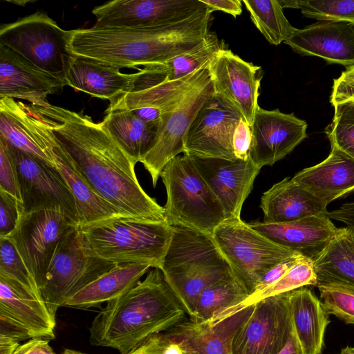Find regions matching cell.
Returning <instances> with one entry per match:
<instances>
[{
  "label": "cell",
  "instance_id": "obj_24",
  "mask_svg": "<svg viewBox=\"0 0 354 354\" xmlns=\"http://www.w3.org/2000/svg\"><path fill=\"white\" fill-rule=\"evenodd\" d=\"M254 304L214 323H200L189 317L168 330L189 354H227L233 337L253 311Z\"/></svg>",
  "mask_w": 354,
  "mask_h": 354
},
{
  "label": "cell",
  "instance_id": "obj_45",
  "mask_svg": "<svg viewBox=\"0 0 354 354\" xmlns=\"http://www.w3.org/2000/svg\"><path fill=\"white\" fill-rule=\"evenodd\" d=\"M251 142V128L242 118L235 129L232 138V147L236 159L242 160L250 159Z\"/></svg>",
  "mask_w": 354,
  "mask_h": 354
},
{
  "label": "cell",
  "instance_id": "obj_9",
  "mask_svg": "<svg viewBox=\"0 0 354 354\" xmlns=\"http://www.w3.org/2000/svg\"><path fill=\"white\" fill-rule=\"evenodd\" d=\"M118 265L92 254L79 227L74 230L58 244L39 288L50 314L55 318L69 298Z\"/></svg>",
  "mask_w": 354,
  "mask_h": 354
},
{
  "label": "cell",
  "instance_id": "obj_53",
  "mask_svg": "<svg viewBox=\"0 0 354 354\" xmlns=\"http://www.w3.org/2000/svg\"><path fill=\"white\" fill-rule=\"evenodd\" d=\"M19 345L18 341L0 337V354H12Z\"/></svg>",
  "mask_w": 354,
  "mask_h": 354
},
{
  "label": "cell",
  "instance_id": "obj_3",
  "mask_svg": "<svg viewBox=\"0 0 354 354\" xmlns=\"http://www.w3.org/2000/svg\"><path fill=\"white\" fill-rule=\"evenodd\" d=\"M211 13L207 10L180 23L159 27L72 30L68 49L74 56L120 69L163 62L206 39Z\"/></svg>",
  "mask_w": 354,
  "mask_h": 354
},
{
  "label": "cell",
  "instance_id": "obj_58",
  "mask_svg": "<svg viewBox=\"0 0 354 354\" xmlns=\"http://www.w3.org/2000/svg\"><path fill=\"white\" fill-rule=\"evenodd\" d=\"M62 354H64V353Z\"/></svg>",
  "mask_w": 354,
  "mask_h": 354
},
{
  "label": "cell",
  "instance_id": "obj_49",
  "mask_svg": "<svg viewBox=\"0 0 354 354\" xmlns=\"http://www.w3.org/2000/svg\"><path fill=\"white\" fill-rule=\"evenodd\" d=\"M210 12L222 11L236 17L242 13V1L240 0H201Z\"/></svg>",
  "mask_w": 354,
  "mask_h": 354
},
{
  "label": "cell",
  "instance_id": "obj_35",
  "mask_svg": "<svg viewBox=\"0 0 354 354\" xmlns=\"http://www.w3.org/2000/svg\"><path fill=\"white\" fill-rule=\"evenodd\" d=\"M317 283L339 282L354 287V234L350 227L340 232L313 261Z\"/></svg>",
  "mask_w": 354,
  "mask_h": 354
},
{
  "label": "cell",
  "instance_id": "obj_29",
  "mask_svg": "<svg viewBox=\"0 0 354 354\" xmlns=\"http://www.w3.org/2000/svg\"><path fill=\"white\" fill-rule=\"evenodd\" d=\"M222 48L217 36L209 32L206 39L194 48L165 62L146 65L139 69L136 73L131 91L175 82L201 69L207 68Z\"/></svg>",
  "mask_w": 354,
  "mask_h": 354
},
{
  "label": "cell",
  "instance_id": "obj_19",
  "mask_svg": "<svg viewBox=\"0 0 354 354\" xmlns=\"http://www.w3.org/2000/svg\"><path fill=\"white\" fill-rule=\"evenodd\" d=\"M0 138L9 145L55 166L50 149L55 136L32 105L0 98Z\"/></svg>",
  "mask_w": 354,
  "mask_h": 354
},
{
  "label": "cell",
  "instance_id": "obj_14",
  "mask_svg": "<svg viewBox=\"0 0 354 354\" xmlns=\"http://www.w3.org/2000/svg\"><path fill=\"white\" fill-rule=\"evenodd\" d=\"M242 118L231 103L213 93L200 108L186 133L183 154L236 160L232 138Z\"/></svg>",
  "mask_w": 354,
  "mask_h": 354
},
{
  "label": "cell",
  "instance_id": "obj_57",
  "mask_svg": "<svg viewBox=\"0 0 354 354\" xmlns=\"http://www.w3.org/2000/svg\"><path fill=\"white\" fill-rule=\"evenodd\" d=\"M227 354H231V353H227Z\"/></svg>",
  "mask_w": 354,
  "mask_h": 354
},
{
  "label": "cell",
  "instance_id": "obj_4",
  "mask_svg": "<svg viewBox=\"0 0 354 354\" xmlns=\"http://www.w3.org/2000/svg\"><path fill=\"white\" fill-rule=\"evenodd\" d=\"M172 227V237L160 269L192 317L200 294L234 274L212 235L180 226Z\"/></svg>",
  "mask_w": 354,
  "mask_h": 354
},
{
  "label": "cell",
  "instance_id": "obj_13",
  "mask_svg": "<svg viewBox=\"0 0 354 354\" xmlns=\"http://www.w3.org/2000/svg\"><path fill=\"white\" fill-rule=\"evenodd\" d=\"M8 145L19 176L23 213L61 209L79 227L74 197L55 166Z\"/></svg>",
  "mask_w": 354,
  "mask_h": 354
},
{
  "label": "cell",
  "instance_id": "obj_43",
  "mask_svg": "<svg viewBox=\"0 0 354 354\" xmlns=\"http://www.w3.org/2000/svg\"><path fill=\"white\" fill-rule=\"evenodd\" d=\"M127 354H189L180 341L168 330L153 335Z\"/></svg>",
  "mask_w": 354,
  "mask_h": 354
},
{
  "label": "cell",
  "instance_id": "obj_16",
  "mask_svg": "<svg viewBox=\"0 0 354 354\" xmlns=\"http://www.w3.org/2000/svg\"><path fill=\"white\" fill-rule=\"evenodd\" d=\"M207 69L214 93L231 103L251 127L259 108L261 67L243 60L230 50L222 48Z\"/></svg>",
  "mask_w": 354,
  "mask_h": 354
},
{
  "label": "cell",
  "instance_id": "obj_59",
  "mask_svg": "<svg viewBox=\"0 0 354 354\" xmlns=\"http://www.w3.org/2000/svg\"><path fill=\"white\" fill-rule=\"evenodd\" d=\"M339 354H340V353H339Z\"/></svg>",
  "mask_w": 354,
  "mask_h": 354
},
{
  "label": "cell",
  "instance_id": "obj_11",
  "mask_svg": "<svg viewBox=\"0 0 354 354\" xmlns=\"http://www.w3.org/2000/svg\"><path fill=\"white\" fill-rule=\"evenodd\" d=\"M208 9L201 0H114L95 7V28H152L180 23Z\"/></svg>",
  "mask_w": 354,
  "mask_h": 354
},
{
  "label": "cell",
  "instance_id": "obj_7",
  "mask_svg": "<svg viewBox=\"0 0 354 354\" xmlns=\"http://www.w3.org/2000/svg\"><path fill=\"white\" fill-rule=\"evenodd\" d=\"M212 237L249 295L268 270L300 255L272 242L241 218L226 219L215 228Z\"/></svg>",
  "mask_w": 354,
  "mask_h": 354
},
{
  "label": "cell",
  "instance_id": "obj_38",
  "mask_svg": "<svg viewBox=\"0 0 354 354\" xmlns=\"http://www.w3.org/2000/svg\"><path fill=\"white\" fill-rule=\"evenodd\" d=\"M332 105L334 117L326 128L330 146L354 159V100L348 98Z\"/></svg>",
  "mask_w": 354,
  "mask_h": 354
},
{
  "label": "cell",
  "instance_id": "obj_27",
  "mask_svg": "<svg viewBox=\"0 0 354 354\" xmlns=\"http://www.w3.org/2000/svg\"><path fill=\"white\" fill-rule=\"evenodd\" d=\"M327 205L287 177L265 192L260 207L263 222L283 223L327 214Z\"/></svg>",
  "mask_w": 354,
  "mask_h": 354
},
{
  "label": "cell",
  "instance_id": "obj_23",
  "mask_svg": "<svg viewBox=\"0 0 354 354\" xmlns=\"http://www.w3.org/2000/svg\"><path fill=\"white\" fill-rule=\"evenodd\" d=\"M291 179L328 205L354 193V159L330 146L326 159L296 173Z\"/></svg>",
  "mask_w": 354,
  "mask_h": 354
},
{
  "label": "cell",
  "instance_id": "obj_33",
  "mask_svg": "<svg viewBox=\"0 0 354 354\" xmlns=\"http://www.w3.org/2000/svg\"><path fill=\"white\" fill-rule=\"evenodd\" d=\"M208 72L207 68H203L175 82L124 93L109 102L106 110L156 107L171 111Z\"/></svg>",
  "mask_w": 354,
  "mask_h": 354
},
{
  "label": "cell",
  "instance_id": "obj_55",
  "mask_svg": "<svg viewBox=\"0 0 354 354\" xmlns=\"http://www.w3.org/2000/svg\"><path fill=\"white\" fill-rule=\"evenodd\" d=\"M63 353L64 354H86V353H83L82 352L77 351L75 350H71V349H65Z\"/></svg>",
  "mask_w": 354,
  "mask_h": 354
},
{
  "label": "cell",
  "instance_id": "obj_30",
  "mask_svg": "<svg viewBox=\"0 0 354 354\" xmlns=\"http://www.w3.org/2000/svg\"><path fill=\"white\" fill-rule=\"evenodd\" d=\"M294 333L304 354H322L328 314L321 301L305 287L289 292Z\"/></svg>",
  "mask_w": 354,
  "mask_h": 354
},
{
  "label": "cell",
  "instance_id": "obj_32",
  "mask_svg": "<svg viewBox=\"0 0 354 354\" xmlns=\"http://www.w3.org/2000/svg\"><path fill=\"white\" fill-rule=\"evenodd\" d=\"M102 123L136 164L154 145L160 124L145 122L126 109L106 110Z\"/></svg>",
  "mask_w": 354,
  "mask_h": 354
},
{
  "label": "cell",
  "instance_id": "obj_25",
  "mask_svg": "<svg viewBox=\"0 0 354 354\" xmlns=\"http://www.w3.org/2000/svg\"><path fill=\"white\" fill-rule=\"evenodd\" d=\"M50 155L55 167L64 178L74 197L79 228L124 216L93 189L56 138Z\"/></svg>",
  "mask_w": 354,
  "mask_h": 354
},
{
  "label": "cell",
  "instance_id": "obj_51",
  "mask_svg": "<svg viewBox=\"0 0 354 354\" xmlns=\"http://www.w3.org/2000/svg\"><path fill=\"white\" fill-rule=\"evenodd\" d=\"M132 111L139 119L147 123H160L163 115L169 112L156 107H142Z\"/></svg>",
  "mask_w": 354,
  "mask_h": 354
},
{
  "label": "cell",
  "instance_id": "obj_20",
  "mask_svg": "<svg viewBox=\"0 0 354 354\" xmlns=\"http://www.w3.org/2000/svg\"><path fill=\"white\" fill-rule=\"evenodd\" d=\"M65 86L64 80L0 45V98H18L44 107L48 104L47 96L60 92Z\"/></svg>",
  "mask_w": 354,
  "mask_h": 354
},
{
  "label": "cell",
  "instance_id": "obj_15",
  "mask_svg": "<svg viewBox=\"0 0 354 354\" xmlns=\"http://www.w3.org/2000/svg\"><path fill=\"white\" fill-rule=\"evenodd\" d=\"M213 93L208 72L172 111L163 115L154 145L140 161L149 173L154 187L165 165L180 153H184L186 133L200 108Z\"/></svg>",
  "mask_w": 354,
  "mask_h": 354
},
{
  "label": "cell",
  "instance_id": "obj_1",
  "mask_svg": "<svg viewBox=\"0 0 354 354\" xmlns=\"http://www.w3.org/2000/svg\"><path fill=\"white\" fill-rule=\"evenodd\" d=\"M76 166L106 201L124 216L165 222V209L141 187L134 161L109 134L102 122L82 112L48 104L34 106Z\"/></svg>",
  "mask_w": 354,
  "mask_h": 354
},
{
  "label": "cell",
  "instance_id": "obj_41",
  "mask_svg": "<svg viewBox=\"0 0 354 354\" xmlns=\"http://www.w3.org/2000/svg\"><path fill=\"white\" fill-rule=\"evenodd\" d=\"M0 275L17 281L35 297L43 300L35 280L8 237L0 238Z\"/></svg>",
  "mask_w": 354,
  "mask_h": 354
},
{
  "label": "cell",
  "instance_id": "obj_21",
  "mask_svg": "<svg viewBox=\"0 0 354 354\" xmlns=\"http://www.w3.org/2000/svg\"><path fill=\"white\" fill-rule=\"evenodd\" d=\"M272 242L312 261L317 259L340 232L327 214L283 223H248Z\"/></svg>",
  "mask_w": 354,
  "mask_h": 354
},
{
  "label": "cell",
  "instance_id": "obj_37",
  "mask_svg": "<svg viewBox=\"0 0 354 354\" xmlns=\"http://www.w3.org/2000/svg\"><path fill=\"white\" fill-rule=\"evenodd\" d=\"M283 8L299 9L305 17L354 25V0H280Z\"/></svg>",
  "mask_w": 354,
  "mask_h": 354
},
{
  "label": "cell",
  "instance_id": "obj_5",
  "mask_svg": "<svg viewBox=\"0 0 354 354\" xmlns=\"http://www.w3.org/2000/svg\"><path fill=\"white\" fill-rule=\"evenodd\" d=\"M86 247L113 263H145L160 268L173 234L167 221L155 223L127 216L79 228Z\"/></svg>",
  "mask_w": 354,
  "mask_h": 354
},
{
  "label": "cell",
  "instance_id": "obj_47",
  "mask_svg": "<svg viewBox=\"0 0 354 354\" xmlns=\"http://www.w3.org/2000/svg\"><path fill=\"white\" fill-rule=\"evenodd\" d=\"M0 337L10 338L19 342L34 339L31 332L21 324L3 316H0Z\"/></svg>",
  "mask_w": 354,
  "mask_h": 354
},
{
  "label": "cell",
  "instance_id": "obj_56",
  "mask_svg": "<svg viewBox=\"0 0 354 354\" xmlns=\"http://www.w3.org/2000/svg\"><path fill=\"white\" fill-rule=\"evenodd\" d=\"M351 229H352V230H353V234H354V227H351Z\"/></svg>",
  "mask_w": 354,
  "mask_h": 354
},
{
  "label": "cell",
  "instance_id": "obj_28",
  "mask_svg": "<svg viewBox=\"0 0 354 354\" xmlns=\"http://www.w3.org/2000/svg\"><path fill=\"white\" fill-rule=\"evenodd\" d=\"M120 68L75 56L66 78V86L109 102L133 88L136 73H122Z\"/></svg>",
  "mask_w": 354,
  "mask_h": 354
},
{
  "label": "cell",
  "instance_id": "obj_39",
  "mask_svg": "<svg viewBox=\"0 0 354 354\" xmlns=\"http://www.w3.org/2000/svg\"><path fill=\"white\" fill-rule=\"evenodd\" d=\"M321 302L328 315L354 324V287L339 282H322L316 286Z\"/></svg>",
  "mask_w": 354,
  "mask_h": 354
},
{
  "label": "cell",
  "instance_id": "obj_36",
  "mask_svg": "<svg viewBox=\"0 0 354 354\" xmlns=\"http://www.w3.org/2000/svg\"><path fill=\"white\" fill-rule=\"evenodd\" d=\"M252 22L271 44L278 46L292 37L297 28L292 26L277 0H243Z\"/></svg>",
  "mask_w": 354,
  "mask_h": 354
},
{
  "label": "cell",
  "instance_id": "obj_40",
  "mask_svg": "<svg viewBox=\"0 0 354 354\" xmlns=\"http://www.w3.org/2000/svg\"><path fill=\"white\" fill-rule=\"evenodd\" d=\"M317 284V277L313 261L300 256L292 266L272 286L259 294L252 305L266 297L290 292L306 286Z\"/></svg>",
  "mask_w": 354,
  "mask_h": 354
},
{
  "label": "cell",
  "instance_id": "obj_22",
  "mask_svg": "<svg viewBox=\"0 0 354 354\" xmlns=\"http://www.w3.org/2000/svg\"><path fill=\"white\" fill-rule=\"evenodd\" d=\"M284 43L302 56L319 57L346 68L354 66V25L347 22L321 21L297 29Z\"/></svg>",
  "mask_w": 354,
  "mask_h": 354
},
{
  "label": "cell",
  "instance_id": "obj_50",
  "mask_svg": "<svg viewBox=\"0 0 354 354\" xmlns=\"http://www.w3.org/2000/svg\"><path fill=\"white\" fill-rule=\"evenodd\" d=\"M330 218L354 227V202L342 205L338 209L331 211Z\"/></svg>",
  "mask_w": 354,
  "mask_h": 354
},
{
  "label": "cell",
  "instance_id": "obj_10",
  "mask_svg": "<svg viewBox=\"0 0 354 354\" xmlns=\"http://www.w3.org/2000/svg\"><path fill=\"white\" fill-rule=\"evenodd\" d=\"M78 225L61 209H43L21 214L8 236L39 289L59 242Z\"/></svg>",
  "mask_w": 354,
  "mask_h": 354
},
{
  "label": "cell",
  "instance_id": "obj_34",
  "mask_svg": "<svg viewBox=\"0 0 354 354\" xmlns=\"http://www.w3.org/2000/svg\"><path fill=\"white\" fill-rule=\"evenodd\" d=\"M249 294L232 276L206 288L199 295L192 318L200 323H214L241 310L239 306Z\"/></svg>",
  "mask_w": 354,
  "mask_h": 354
},
{
  "label": "cell",
  "instance_id": "obj_48",
  "mask_svg": "<svg viewBox=\"0 0 354 354\" xmlns=\"http://www.w3.org/2000/svg\"><path fill=\"white\" fill-rule=\"evenodd\" d=\"M49 340L35 338L19 345L12 354H55Z\"/></svg>",
  "mask_w": 354,
  "mask_h": 354
},
{
  "label": "cell",
  "instance_id": "obj_12",
  "mask_svg": "<svg viewBox=\"0 0 354 354\" xmlns=\"http://www.w3.org/2000/svg\"><path fill=\"white\" fill-rule=\"evenodd\" d=\"M289 292L254 304L253 311L235 333L231 354H277L293 330Z\"/></svg>",
  "mask_w": 354,
  "mask_h": 354
},
{
  "label": "cell",
  "instance_id": "obj_44",
  "mask_svg": "<svg viewBox=\"0 0 354 354\" xmlns=\"http://www.w3.org/2000/svg\"><path fill=\"white\" fill-rule=\"evenodd\" d=\"M22 213L17 200L0 189V238L10 236L16 228Z\"/></svg>",
  "mask_w": 354,
  "mask_h": 354
},
{
  "label": "cell",
  "instance_id": "obj_2",
  "mask_svg": "<svg viewBox=\"0 0 354 354\" xmlns=\"http://www.w3.org/2000/svg\"><path fill=\"white\" fill-rule=\"evenodd\" d=\"M189 317L162 270L155 268L143 281L107 302L92 322L89 342L127 354Z\"/></svg>",
  "mask_w": 354,
  "mask_h": 354
},
{
  "label": "cell",
  "instance_id": "obj_8",
  "mask_svg": "<svg viewBox=\"0 0 354 354\" xmlns=\"http://www.w3.org/2000/svg\"><path fill=\"white\" fill-rule=\"evenodd\" d=\"M71 34L72 30L61 28L46 13L37 12L1 25L0 45L66 82L75 57L68 49Z\"/></svg>",
  "mask_w": 354,
  "mask_h": 354
},
{
  "label": "cell",
  "instance_id": "obj_26",
  "mask_svg": "<svg viewBox=\"0 0 354 354\" xmlns=\"http://www.w3.org/2000/svg\"><path fill=\"white\" fill-rule=\"evenodd\" d=\"M0 316L21 324L31 332L34 339H55V318L44 301L3 275H0Z\"/></svg>",
  "mask_w": 354,
  "mask_h": 354
},
{
  "label": "cell",
  "instance_id": "obj_52",
  "mask_svg": "<svg viewBox=\"0 0 354 354\" xmlns=\"http://www.w3.org/2000/svg\"><path fill=\"white\" fill-rule=\"evenodd\" d=\"M277 354H304L293 330L286 344Z\"/></svg>",
  "mask_w": 354,
  "mask_h": 354
},
{
  "label": "cell",
  "instance_id": "obj_17",
  "mask_svg": "<svg viewBox=\"0 0 354 354\" xmlns=\"http://www.w3.org/2000/svg\"><path fill=\"white\" fill-rule=\"evenodd\" d=\"M307 123L293 113L259 107L251 126L250 158L259 168L272 166L307 137Z\"/></svg>",
  "mask_w": 354,
  "mask_h": 354
},
{
  "label": "cell",
  "instance_id": "obj_46",
  "mask_svg": "<svg viewBox=\"0 0 354 354\" xmlns=\"http://www.w3.org/2000/svg\"><path fill=\"white\" fill-rule=\"evenodd\" d=\"M348 98L354 100V66L346 68L333 80L330 102L332 104Z\"/></svg>",
  "mask_w": 354,
  "mask_h": 354
},
{
  "label": "cell",
  "instance_id": "obj_54",
  "mask_svg": "<svg viewBox=\"0 0 354 354\" xmlns=\"http://www.w3.org/2000/svg\"><path fill=\"white\" fill-rule=\"evenodd\" d=\"M340 354H354V347L346 346L342 349Z\"/></svg>",
  "mask_w": 354,
  "mask_h": 354
},
{
  "label": "cell",
  "instance_id": "obj_18",
  "mask_svg": "<svg viewBox=\"0 0 354 354\" xmlns=\"http://www.w3.org/2000/svg\"><path fill=\"white\" fill-rule=\"evenodd\" d=\"M187 156L220 202L226 219L241 218L243 205L261 169L251 159Z\"/></svg>",
  "mask_w": 354,
  "mask_h": 354
},
{
  "label": "cell",
  "instance_id": "obj_42",
  "mask_svg": "<svg viewBox=\"0 0 354 354\" xmlns=\"http://www.w3.org/2000/svg\"><path fill=\"white\" fill-rule=\"evenodd\" d=\"M0 189L15 197L22 209L20 183L16 166L6 142L0 138ZM23 212V209H22Z\"/></svg>",
  "mask_w": 354,
  "mask_h": 354
},
{
  "label": "cell",
  "instance_id": "obj_31",
  "mask_svg": "<svg viewBox=\"0 0 354 354\" xmlns=\"http://www.w3.org/2000/svg\"><path fill=\"white\" fill-rule=\"evenodd\" d=\"M150 268L145 263L118 264L75 293L64 306L79 309L100 307L135 286Z\"/></svg>",
  "mask_w": 354,
  "mask_h": 354
},
{
  "label": "cell",
  "instance_id": "obj_6",
  "mask_svg": "<svg viewBox=\"0 0 354 354\" xmlns=\"http://www.w3.org/2000/svg\"><path fill=\"white\" fill-rule=\"evenodd\" d=\"M160 178L167 193L163 207L169 225L212 235L215 228L226 220L220 202L187 156L171 159Z\"/></svg>",
  "mask_w": 354,
  "mask_h": 354
}]
</instances>
